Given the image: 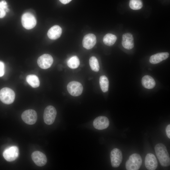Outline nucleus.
<instances>
[{"label": "nucleus", "mask_w": 170, "mask_h": 170, "mask_svg": "<svg viewBox=\"0 0 170 170\" xmlns=\"http://www.w3.org/2000/svg\"><path fill=\"white\" fill-rule=\"evenodd\" d=\"M155 150L161 165L165 167L169 166L170 157L165 145L162 143L158 144L155 146Z\"/></svg>", "instance_id": "f257e3e1"}, {"label": "nucleus", "mask_w": 170, "mask_h": 170, "mask_svg": "<svg viewBox=\"0 0 170 170\" xmlns=\"http://www.w3.org/2000/svg\"><path fill=\"white\" fill-rule=\"evenodd\" d=\"M142 163L141 156L137 153H134L129 156L125 164L128 170H138L140 167Z\"/></svg>", "instance_id": "f03ea898"}, {"label": "nucleus", "mask_w": 170, "mask_h": 170, "mask_svg": "<svg viewBox=\"0 0 170 170\" xmlns=\"http://www.w3.org/2000/svg\"><path fill=\"white\" fill-rule=\"evenodd\" d=\"M15 98L14 92L11 88H4L0 90V100L6 104H10L14 101Z\"/></svg>", "instance_id": "7ed1b4c3"}, {"label": "nucleus", "mask_w": 170, "mask_h": 170, "mask_svg": "<svg viewBox=\"0 0 170 170\" xmlns=\"http://www.w3.org/2000/svg\"><path fill=\"white\" fill-rule=\"evenodd\" d=\"M56 115V110L53 106H47L44 112L43 117L44 122L47 125L52 124L54 122Z\"/></svg>", "instance_id": "20e7f679"}, {"label": "nucleus", "mask_w": 170, "mask_h": 170, "mask_svg": "<svg viewBox=\"0 0 170 170\" xmlns=\"http://www.w3.org/2000/svg\"><path fill=\"white\" fill-rule=\"evenodd\" d=\"M21 23L24 27L27 29H30L35 26L37 21L35 16L32 14L26 12L22 16Z\"/></svg>", "instance_id": "39448f33"}, {"label": "nucleus", "mask_w": 170, "mask_h": 170, "mask_svg": "<svg viewBox=\"0 0 170 170\" xmlns=\"http://www.w3.org/2000/svg\"><path fill=\"white\" fill-rule=\"evenodd\" d=\"M67 88L69 93L73 96H78L81 95L83 90L82 84L75 81L69 82L67 85Z\"/></svg>", "instance_id": "423d86ee"}, {"label": "nucleus", "mask_w": 170, "mask_h": 170, "mask_svg": "<svg viewBox=\"0 0 170 170\" xmlns=\"http://www.w3.org/2000/svg\"><path fill=\"white\" fill-rule=\"evenodd\" d=\"M21 117L25 123L29 125H33L36 122L37 116L35 110L29 109L24 111L21 115Z\"/></svg>", "instance_id": "0eeeda50"}, {"label": "nucleus", "mask_w": 170, "mask_h": 170, "mask_svg": "<svg viewBox=\"0 0 170 170\" xmlns=\"http://www.w3.org/2000/svg\"><path fill=\"white\" fill-rule=\"evenodd\" d=\"M110 158L111 164L114 167H118L122 160V155L121 150L117 148H114L111 151Z\"/></svg>", "instance_id": "6e6552de"}, {"label": "nucleus", "mask_w": 170, "mask_h": 170, "mask_svg": "<svg viewBox=\"0 0 170 170\" xmlns=\"http://www.w3.org/2000/svg\"><path fill=\"white\" fill-rule=\"evenodd\" d=\"M19 154L18 147L13 146L6 149L3 152V156L7 161L12 162L16 159L19 156Z\"/></svg>", "instance_id": "1a4fd4ad"}, {"label": "nucleus", "mask_w": 170, "mask_h": 170, "mask_svg": "<svg viewBox=\"0 0 170 170\" xmlns=\"http://www.w3.org/2000/svg\"><path fill=\"white\" fill-rule=\"evenodd\" d=\"M53 59L50 54H44L40 56L38 59L37 63L42 69H46L49 68L52 64Z\"/></svg>", "instance_id": "9d476101"}, {"label": "nucleus", "mask_w": 170, "mask_h": 170, "mask_svg": "<svg viewBox=\"0 0 170 170\" xmlns=\"http://www.w3.org/2000/svg\"><path fill=\"white\" fill-rule=\"evenodd\" d=\"M31 157L33 162L38 166H43L47 163V158L46 156L40 151L33 152L31 154Z\"/></svg>", "instance_id": "9b49d317"}, {"label": "nucleus", "mask_w": 170, "mask_h": 170, "mask_svg": "<svg viewBox=\"0 0 170 170\" xmlns=\"http://www.w3.org/2000/svg\"><path fill=\"white\" fill-rule=\"evenodd\" d=\"M94 128L98 130H103L107 128L109 126L108 119L105 116H99L95 118L93 122Z\"/></svg>", "instance_id": "f8f14e48"}, {"label": "nucleus", "mask_w": 170, "mask_h": 170, "mask_svg": "<svg viewBox=\"0 0 170 170\" xmlns=\"http://www.w3.org/2000/svg\"><path fill=\"white\" fill-rule=\"evenodd\" d=\"M145 167L148 170H154L158 166V162L155 156L149 153L147 154L145 159Z\"/></svg>", "instance_id": "ddd939ff"}, {"label": "nucleus", "mask_w": 170, "mask_h": 170, "mask_svg": "<svg viewBox=\"0 0 170 170\" xmlns=\"http://www.w3.org/2000/svg\"><path fill=\"white\" fill-rule=\"evenodd\" d=\"M96 42V36L93 34L89 33L84 36L82 43L83 46L85 48L89 49L94 47Z\"/></svg>", "instance_id": "4468645a"}, {"label": "nucleus", "mask_w": 170, "mask_h": 170, "mask_svg": "<svg viewBox=\"0 0 170 170\" xmlns=\"http://www.w3.org/2000/svg\"><path fill=\"white\" fill-rule=\"evenodd\" d=\"M122 44L127 49H131L134 47V40L133 35L130 33L124 34L122 36Z\"/></svg>", "instance_id": "2eb2a0df"}, {"label": "nucleus", "mask_w": 170, "mask_h": 170, "mask_svg": "<svg viewBox=\"0 0 170 170\" xmlns=\"http://www.w3.org/2000/svg\"><path fill=\"white\" fill-rule=\"evenodd\" d=\"M62 32V30L61 27L58 25H55L49 29L47 35L50 39L55 40L60 36Z\"/></svg>", "instance_id": "dca6fc26"}, {"label": "nucleus", "mask_w": 170, "mask_h": 170, "mask_svg": "<svg viewBox=\"0 0 170 170\" xmlns=\"http://www.w3.org/2000/svg\"><path fill=\"white\" fill-rule=\"evenodd\" d=\"M169 56V54L168 52L158 53L151 56L149 61L152 64H157L167 59Z\"/></svg>", "instance_id": "f3484780"}, {"label": "nucleus", "mask_w": 170, "mask_h": 170, "mask_svg": "<svg viewBox=\"0 0 170 170\" xmlns=\"http://www.w3.org/2000/svg\"><path fill=\"white\" fill-rule=\"evenodd\" d=\"M141 82L143 86L149 89L153 88L156 85V82L154 79L149 75H145L143 76Z\"/></svg>", "instance_id": "a211bd4d"}, {"label": "nucleus", "mask_w": 170, "mask_h": 170, "mask_svg": "<svg viewBox=\"0 0 170 170\" xmlns=\"http://www.w3.org/2000/svg\"><path fill=\"white\" fill-rule=\"evenodd\" d=\"M26 81L32 87L37 88L40 85V81L38 77L35 75H29L26 77Z\"/></svg>", "instance_id": "6ab92c4d"}, {"label": "nucleus", "mask_w": 170, "mask_h": 170, "mask_svg": "<svg viewBox=\"0 0 170 170\" xmlns=\"http://www.w3.org/2000/svg\"><path fill=\"white\" fill-rule=\"evenodd\" d=\"M117 39L116 36L111 33L106 34L103 38L104 43L108 46H111L115 42Z\"/></svg>", "instance_id": "aec40b11"}, {"label": "nucleus", "mask_w": 170, "mask_h": 170, "mask_svg": "<svg viewBox=\"0 0 170 170\" xmlns=\"http://www.w3.org/2000/svg\"><path fill=\"white\" fill-rule=\"evenodd\" d=\"M79 60L76 56H73L70 58L67 61L68 66L71 69L77 68L80 65Z\"/></svg>", "instance_id": "412c9836"}, {"label": "nucleus", "mask_w": 170, "mask_h": 170, "mask_svg": "<svg viewBox=\"0 0 170 170\" xmlns=\"http://www.w3.org/2000/svg\"><path fill=\"white\" fill-rule=\"evenodd\" d=\"M100 88L103 92H107L108 90L109 82L106 76L102 75L100 76L99 80Z\"/></svg>", "instance_id": "4be33fe9"}, {"label": "nucleus", "mask_w": 170, "mask_h": 170, "mask_svg": "<svg viewBox=\"0 0 170 170\" xmlns=\"http://www.w3.org/2000/svg\"><path fill=\"white\" fill-rule=\"evenodd\" d=\"M89 64L91 70L98 72L99 69V64L97 59L94 56H92L89 59Z\"/></svg>", "instance_id": "5701e85b"}, {"label": "nucleus", "mask_w": 170, "mask_h": 170, "mask_svg": "<svg viewBox=\"0 0 170 170\" xmlns=\"http://www.w3.org/2000/svg\"><path fill=\"white\" fill-rule=\"evenodd\" d=\"M129 5L132 9L138 10L142 8L143 3L141 0H130Z\"/></svg>", "instance_id": "b1692460"}, {"label": "nucleus", "mask_w": 170, "mask_h": 170, "mask_svg": "<svg viewBox=\"0 0 170 170\" xmlns=\"http://www.w3.org/2000/svg\"><path fill=\"white\" fill-rule=\"evenodd\" d=\"M0 8L4 10L6 12L8 11L7 3L5 0H2L0 2Z\"/></svg>", "instance_id": "393cba45"}, {"label": "nucleus", "mask_w": 170, "mask_h": 170, "mask_svg": "<svg viewBox=\"0 0 170 170\" xmlns=\"http://www.w3.org/2000/svg\"><path fill=\"white\" fill-rule=\"evenodd\" d=\"M4 73V65L2 61H0V77L3 76Z\"/></svg>", "instance_id": "a878e982"}, {"label": "nucleus", "mask_w": 170, "mask_h": 170, "mask_svg": "<svg viewBox=\"0 0 170 170\" xmlns=\"http://www.w3.org/2000/svg\"><path fill=\"white\" fill-rule=\"evenodd\" d=\"M166 132L167 137L170 138V125L168 124L166 128Z\"/></svg>", "instance_id": "bb28decb"}, {"label": "nucleus", "mask_w": 170, "mask_h": 170, "mask_svg": "<svg viewBox=\"0 0 170 170\" xmlns=\"http://www.w3.org/2000/svg\"><path fill=\"white\" fill-rule=\"evenodd\" d=\"M6 14V12L4 10L0 8V18H2L4 17Z\"/></svg>", "instance_id": "cd10ccee"}, {"label": "nucleus", "mask_w": 170, "mask_h": 170, "mask_svg": "<svg viewBox=\"0 0 170 170\" xmlns=\"http://www.w3.org/2000/svg\"><path fill=\"white\" fill-rule=\"evenodd\" d=\"M63 4H66L70 3L72 0H59Z\"/></svg>", "instance_id": "c85d7f7f"}]
</instances>
